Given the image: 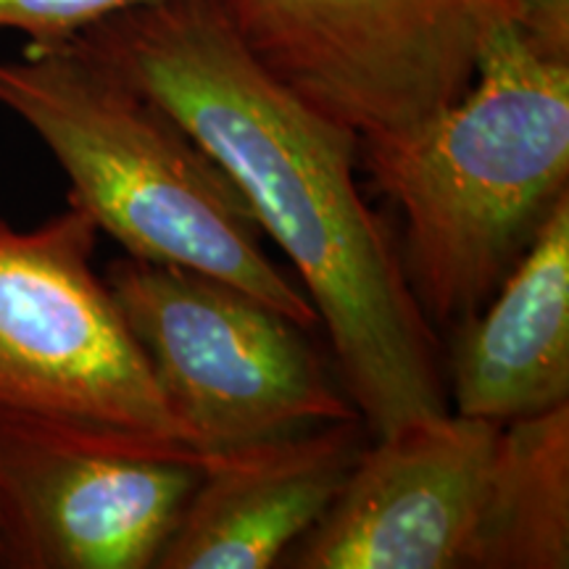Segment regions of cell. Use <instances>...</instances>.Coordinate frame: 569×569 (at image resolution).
<instances>
[{"instance_id":"obj_9","label":"cell","mask_w":569,"mask_h":569,"mask_svg":"<svg viewBox=\"0 0 569 569\" xmlns=\"http://www.w3.org/2000/svg\"><path fill=\"white\" fill-rule=\"evenodd\" d=\"M365 446L356 417L219 453L201 469L156 569L280 565L336 501Z\"/></svg>"},{"instance_id":"obj_3","label":"cell","mask_w":569,"mask_h":569,"mask_svg":"<svg viewBox=\"0 0 569 569\" xmlns=\"http://www.w3.org/2000/svg\"><path fill=\"white\" fill-rule=\"evenodd\" d=\"M0 106L53 153L69 201L127 256L238 284L303 330L319 317L261 248V227L227 172L177 119L71 42L0 59Z\"/></svg>"},{"instance_id":"obj_11","label":"cell","mask_w":569,"mask_h":569,"mask_svg":"<svg viewBox=\"0 0 569 569\" xmlns=\"http://www.w3.org/2000/svg\"><path fill=\"white\" fill-rule=\"evenodd\" d=\"M465 567H569V403L501 425Z\"/></svg>"},{"instance_id":"obj_13","label":"cell","mask_w":569,"mask_h":569,"mask_svg":"<svg viewBox=\"0 0 569 569\" xmlns=\"http://www.w3.org/2000/svg\"><path fill=\"white\" fill-rule=\"evenodd\" d=\"M517 27L543 53L569 59V0H519Z\"/></svg>"},{"instance_id":"obj_5","label":"cell","mask_w":569,"mask_h":569,"mask_svg":"<svg viewBox=\"0 0 569 569\" xmlns=\"http://www.w3.org/2000/svg\"><path fill=\"white\" fill-rule=\"evenodd\" d=\"M103 277L161 396L209 461L359 417L303 327L238 284L134 256Z\"/></svg>"},{"instance_id":"obj_14","label":"cell","mask_w":569,"mask_h":569,"mask_svg":"<svg viewBox=\"0 0 569 569\" xmlns=\"http://www.w3.org/2000/svg\"><path fill=\"white\" fill-rule=\"evenodd\" d=\"M0 567H3V559H0Z\"/></svg>"},{"instance_id":"obj_10","label":"cell","mask_w":569,"mask_h":569,"mask_svg":"<svg viewBox=\"0 0 569 569\" xmlns=\"http://www.w3.org/2000/svg\"><path fill=\"white\" fill-rule=\"evenodd\" d=\"M459 325L448 409L507 425L569 403V193L488 303Z\"/></svg>"},{"instance_id":"obj_12","label":"cell","mask_w":569,"mask_h":569,"mask_svg":"<svg viewBox=\"0 0 569 569\" xmlns=\"http://www.w3.org/2000/svg\"><path fill=\"white\" fill-rule=\"evenodd\" d=\"M163 0H0V32H21L30 46H53L98 21Z\"/></svg>"},{"instance_id":"obj_8","label":"cell","mask_w":569,"mask_h":569,"mask_svg":"<svg viewBox=\"0 0 569 569\" xmlns=\"http://www.w3.org/2000/svg\"><path fill=\"white\" fill-rule=\"evenodd\" d=\"M201 469L0 427V559L11 569H153Z\"/></svg>"},{"instance_id":"obj_4","label":"cell","mask_w":569,"mask_h":569,"mask_svg":"<svg viewBox=\"0 0 569 569\" xmlns=\"http://www.w3.org/2000/svg\"><path fill=\"white\" fill-rule=\"evenodd\" d=\"M98 227L71 203L32 230L0 219V427L203 469L106 277Z\"/></svg>"},{"instance_id":"obj_1","label":"cell","mask_w":569,"mask_h":569,"mask_svg":"<svg viewBox=\"0 0 569 569\" xmlns=\"http://www.w3.org/2000/svg\"><path fill=\"white\" fill-rule=\"evenodd\" d=\"M190 132L301 277L346 396L375 436L448 411L432 322L356 182L359 134L259 61L224 0H163L63 40Z\"/></svg>"},{"instance_id":"obj_7","label":"cell","mask_w":569,"mask_h":569,"mask_svg":"<svg viewBox=\"0 0 569 569\" xmlns=\"http://www.w3.org/2000/svg\"><path fill=\"white\" fill-rule=\"evenodd\" d=\"M501 425L457 411L377 436L293 546L296 569H461Z\"/></svg>"},{"instance_id":"obj_2","label":"cell","mask_w":569,"mask_h":569,"mask_svg":"<svg viewBox=\"0 0 569 569\" xmlns=\"http://www.w3.org/2000/svg\"><path fill=\"white\" fill-rule=\"evenodd\" d=\"M359 169L401 211L398 253L419 309L465 322L569 193V59L507 21L465 96L409 130L361 134Z\"/></svg>"},{"instance_id":"obj_6","label":"cell","mask_w":569,"mask_h":569,"mask_svg":"<svg viewBox=\"0 0 569 569\" xmlns=\"http://www.w3.org/2000/svg\"><path fill=\"white\" fill-rule=\"evenodd\" d=\"M240 38L359 134L409 130L465 96L519 0H224Z\"/></svg>"}]
</instances>
